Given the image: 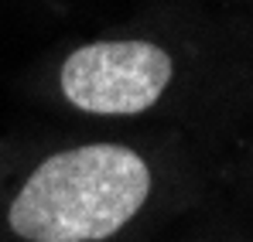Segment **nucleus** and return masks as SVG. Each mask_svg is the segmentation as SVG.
Listing matches in <instances>:
<instances>
[{
	"mask_svg": "<svg viewBox=\"0 0 253 242\" xmlns=\"http://www.w3.org/2000/svg\"><path fill=\"white\" fill-rule=\"evenodd\" d=\"M147 195V164L130 147H76L48 157L28 177L10 205V229L28 242L110 239L140 211Z\"/></svg>",
	"mask_w": 253,
	"mask_h": 242,
	"instance_id": "f257e3e1",
	"label": "nucleus"
},
{
	"mask_svg": "<svg viewBox=\"0 0 253 242\" xmlns=\"http://www.w3.org/2000/svg\"><path fill=\"white\" fill-rule=\"evenodd\" d=\"M171 55L151 41H92L62 65L65 99L92 116H137L171 82Z\"/></svg>",
	"mask_w": 253,
	"mask_h": 242,
	"instance_id": "f03ea898",
	"label": "nucleus"
}]
</instances>
